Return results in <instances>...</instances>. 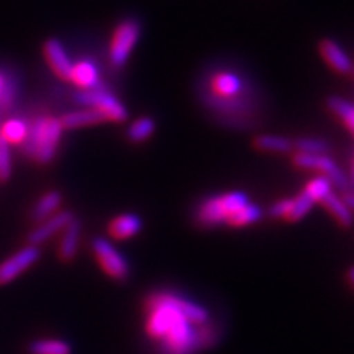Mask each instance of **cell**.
<instances>
[{"instance_id":"1f68e13d","label":"cell","mask_w":354,"mask_h":354,"mask_svg":"<svg viewBox=\"0 0 354 354\" xmlns=\"http://www.w3.org/2000/svg\"><path fill=\"white\" fill-rule=\"evenodd\" d=\"M344 202L348 203V207L351 209V212L354 214V194H346V196L343 197Z\"/></svg>"},{"instance_id":"30bf717a","label":"cell","mask_w":354,"mask_h":354,"mask_svg":"<svg viewBox=\"0 0 354 354\" xmlns=\"http://www.w3.org/2000/svg\"><path fill=\"white\" fill-rule=\"evenodd\" d=\"M82 223L79 218H74L71 223L61 232L59 248H57V256L63 263H71L76 259L79 251V241H81Z\"/></svg>"},{"instance_id":"7c38bea8","label":"cell","mask_w":354,"mask_h":354,"mask_svg":"<svg viewBox=\"0 0 354 354\" xmlns=\"http://www.w3.org/2000/svg\"><path fill=\"white\" fill-rule=\"evenodd\" d=\"M143 230V220L136 214H123L115 216L109 225V233L115 240H128Z\"/></svg>"},{"instance_id":"d6986e66","label":"cell","mask_w":354,"mask_h":354,"mask_svg":"<svg viewBox=\"0 0 354 354\" xmlns=\"http://www.w3.org/2000/svg\"><path fill=\"white\" fill-rule=\"evenodd\" d=\"M30 354H73V348L64 339H35L28 344Z\"/></svg>"},{"instance_id":"f1b7e54d","label":"cell","mask_w":354,"mask_h":354,"mask_svg":"<svg viewBox=\"0 0 354 354\" xmlns=\"http://www.w3.org/2000/svg\"><path fill=\"white\" fill-rule=\"evenodd\" d=\"M12 176L10 146L0 138V183H6Z\"/></svg>"},{"instance_id":"e575fe53","label":"cell","mask_w":354,"mask_h":354,"mask_svg":"<svg viewBox=\"0 0 354 354\" xmlns=\"http://www.w3.org/2000/svg\"><path fill=\"white\" fill-rule=\"evenodd\" d=\"M349 185L354 189V166H353V176H351V179H349Z\"/></svg>"},{"instance_id":"2e32d148","label":"cell","mask_w":354,"mask_h":354,"mask_svg":"<svg viewBox=\"0 0 354 354\" xmlns=\"http://www.w3.org/2000/svg\"><path fill=\"white\" fill-rule=\"evenodd\" d=\"M243 82L232 73H218L212 79V91L221 99H234L241 92Z\"/></svg>"},{"instance_id":"8fae6325","label":"cell","mask_w":354,"mask_h":354,"mask_svg":"<svg viewBox=\"0 0 354 354\" xmlns=\"http://www.w3.org/2000/svg\"><path fill=\"white\" fill-rule=\"evenodd\" d=\"M320 53L323 59H325L326 63L336 71V73H342V74L351 73V68H353L351 59H349L346 51H344L338 43H335L333 39H323L320 43Z\"/></svg>"},{"instance_id":"4fadbf2b","label":"cell","mask_w":354,"mask_h":354,"mask_svg":"<svg viewBox=\"0 0 354 354\" xmlns=\"http://www.w3.org/2000/svg\"><path fill=\"white\" fill-rule=\"evenodd\" d=\"M69 81H73L82 91L95 88L100 86L99 69H97V66L92 61H79V63L73 64Z\"/></svg>"},{"instance_id":"52a82bcc","label":"cell","mask_w":354,"mask_h":354,"mask_svg":"<svg viewBox=\"0 0 354 354\" xmlns=\"http://www.w3.org/2000/svg\"><path fill=\"white\" fill-rule=\"evenodd\" d=\"M39 258H41L39 246L26 245L20 251H17L15 254H12L10 258L2 261L0 263V287L10 284L15 279H19L21 274L37 264Z\"/></svg>"},{"instance_id":"ac0fdd59","label":"cell","mask_w":354,"mask_h":354,"mask_svg":"<svg viewBox=\"0 0 354 354\" xmlns=\"http://www.w3.org/2000/svg\"><path fill=\"white\" fill-rule=\"evenodd\" d=\"M28 133V123L21 118H10L0 125V138L8 146H21Z\"/></svg>"},{"instance_id":"3957f363","label":"cell","mask_w":354,"mask_h":354,"mask_svg":"<svg viewBox=\"0 0 354 354\" xmlns=\"http://www.w3.org/2000/svg\"><path fill=\"white\" fill-rule=\"evenodd\" d=\"M74 100L79 105H86L88 109H97L107 117V120L112 122H125L128 118V110L120 100L104 88V86L81 91L74 94Z\"/></svg>"},{"instance_id":"d4e9b609","label":"cell","mask_w":354,"mask_h":354,"mask_svg":"<svg viewBox=\"0 0 354 354\" xmlns=\"http://www.w3.org/2000/svg\"><path fill=\"white\" fill-rule=\"evenodd\" d=\"M304 192L317 203L322 202L330 192H333V184H331V180L325 176L315 177V179H312L307 185H305Z\"/></svg>"},{"instance_id":"4316f807","label":"cell","mask_w":354,"mask_h":354,"mask_svg":"<svg viewBox=\"0 0 354 354\" xmlns=\"http://www.w3.org/2000/svg\"><path fill=\"white\" fill-rule=\"evenodd\" d=\"M197 338H198V346H201V349L212 348L218 343L220 330L209 322L203 323V325H197Z\"/></svg>"},{"instance_id":"484cf974","label":"cell","mask_w":354,"mask_h":354,"mask_svg":"<svg viewBox=\"0 0 354 354\" xmlns=\"http://www.w3.org/2000/svg\"><path fill=\"white\" fill-rule=\"evenodd\" d=\"M313 205H315V202H313L312 198H310L302 190L297 197L292 198V209L289 212V215H287V220L292 221V223L302 220L304 216L312 210Z\"/></svg>"},{"instance_id":"9c48e42d","label":"cell","mask_w":354,"mask_h":354,"mask_svg":"<svg viewBox=\"0 0 354 354\" xmlns=\"http://www.w3.org/2000/svg\"><path fill=\"white\" fill-rule=\"evenodd\" d=\"M43 53L48 64H50V68L55 71L56 76H59L61 79H69L74 63L71 61V57L68 56V53H66L64 46L61 44L59 39H48L43 46Z\"/></svg>"},{"instance_id":"cb8c5ba5","label":"cell","mask_w":354,"mask_h":354,"mask_svg":"<svg viewBox=\"0 0 354 354\" xmlns=\"http://www.w3.org/2000/svg\"><path fill=\"white\" fill-rule=\"evenodd\" d=\"M328 109L333 112L336 117H339L344 122L351 133H354V105L351 102L342 99V97H330L328 102Z\"/></svg>"},{"instance_id":"7a4b0ae2","label":"cell","mask_w":354,"mask_h":354,"mask_svg":"<svg viewBox=\"0 0 354 354\" xmlns=\"http://www.w3.org/2000/svg\"><path fill=\"white\" fill-rule=\"evenodd\" d=\"M246 203H250V198L245 192H230L207 198L198 207L196 221L201 227H218L223 221H227L234 212L245 207Z\"/></svg>"},{"instance_id":"4dcf8cb0","label":"cell","mask_w":354,"mask_h":354,"mask_svg":"<svg viewBox=\"0 0 354 354\" xmlns=\"http://www.w3.org/2000/svg\"><path fill=\"white\" fill-rule=\"evenodd\" d=\"M290 209H292V198H282V201L274 203L271 209H269L268 214L271 218H287Z\"/></svg>"},{"instance_id":"8992f818","label":"cell","mask_w":354,"mask_h":354,"mask_svg":"<svg viewBox=\"0 0 354 354\" xmlns=\"http://www.w3.org/2000/svg\"><path fill=\"white\" fill-rule=\"evenodd\" d=\"M294 165L302 169L318 171L323 176L328 177L331 184L336 187L346 190L349 187V179L344 174V171L326 154H307V153H297L294 156Z\"/></svg>"},{"instance_id":"e0dca14e","label":"cell","mask_w":354,"mask_h":354,"mask_svg":"<svg viewBox=\"0 0 354 354\" xmlns=\"http://www.w3.org/2000/svg\"><path fill=\"white\" fill-rule=\"evenodd\" d=\"M322 203H323V207H325V209L335 216V220L338 221L342 227H344V228L351 227L353 221H354V214L348 207V203L344 202L343 197L336 196L335 192H330L328 196L323 198Z\"/></svg>"},{"instance_id":"7402d4cb","label":"cell","mask_w":354,"mask_h":354,"mask_svg":"<svg viewBox=\"0 0 354 354\" xmlns=\"http://www.w3.org/2000/svg\"><path fill=\"white\" fill-rule=\"evenodd\" d=\"M177 307L183 312V315L187 318L190 323H194V325H203V323L210 320V315L205 307H202V305H198L196 302H190L187 299L179 297V295H177Z\"/></svg>"},{"instance_id":"6da1fadb","label":"cell","mask_w":354,"mask_h":354,"mask_svg":"<svg viewBox=\"0 0 354 354\" xmlns=\"http://www.w3.org/2000/svg\"><path fill=\"white\" fill-rule=\"evenodd\" d=\"M64 127L59 118L38 117L28 123V133L24 141V151L39 165H50L56 156Z\"/></svg>"},{"instance_id":"ba28073f","label":"cell","mask_w":354,"mask_h":354,"mask_svg":"<svg viewBox=\"0 0 354 354\" xmlns=\"http://www.w3.org/2000/svg\"><path fill=\"white\" fill-rule=\"evenodd\" d=\"M76 218L74 212L71 210H59L55 215H51L50 218H46L41 223H38L32 232L28 234V245L39 246L48 240H51L53 236H56L57 233H61L68 225Z\"/></svg>"},{"instance_id":"f546056e","label":"cell","mask_w":354,"mask_h":354,"mask_svg":"<svg viewBox=\"0 0 354 354\" xmlns=\"http://www.w3.org/2000/svg\"><path fill=\"white\" fill-rule=\"evenodd\" d=\"M15 97H17L15 81H13V77L7 76L6 74V81H3L2 92H0V105H2L3 109H10L13 102H15Z\"/></svg>"},{"instance_id":"d6a6232c","label":"cell","mask_w":354,"mask_h":354,"mask_svg":"<svg viewBox=\"0 0 354 354\" xmlns=\"http://www.w3.org/2000/svg\"><path fill=\"white\" fill-rule=\"evenodd\" d=\"M348 281H349V284H351L353 287H354V266H351V268L348 269Z\"/></svg>"},{"instance_id":"277c9868","label":"cell","mask_w":354,"mask_h":354,"mask_svg":"<svg viewBox=\"0 0 354 354\" xmlns=\"http://www.w3.org/2000/svg\"><path fill=\"white\" fill-rule=\"evenodd\" d=\"M92 251H94L100 268L115 281H127L130 277L131 268L120 251L110 243L107 238L97 236L92 240Z\"/></svg>"},{"instance_id":"603a6c76","label":"cell","mask_w":354,"mask_h":354,"mask_svg":"<svg viewBox=\"0 0 354 354\" xmlns=\"http://www.w3.org/2000/svg\"><path fill=\"white\" fill-rule=\"evenodd\" d=\"M154 128H156V123H154L153 118L140 117L138 120L133 122L131 127L128 128L127 138L133 141V143H141V141L148 140L153 135Z\"/></svg>"},{"instance_id":"9a60e30c","label":"cell","mask_w":354,"mask_h":354,"mask_svg":"<svg viewBox=\"0 0 354 354\" xmlns=\"http://www.w3.org/2000/svg\"><path fill=\"white\" fill-rule=\"evenodd\" d=\"M59 120L63 123L64 128L73 130V128L97 125V123L107 120V117L97 109H84V110H74V112L66 113L63 115V118H59Z\"/></svg>"},{"instance_id":"83f0119b","label":"cell","mask_w":354,"mask_h":354,"mask_svg":"<svg viewBox=\"0 0 354 354\" xmlns=\"http://www.w3.org/2000/svg\"><path fill=\"white\" fill-rule=\"evenodd\" d=\"M294 146H297L300 153H307V154H326V151H328L330 148L325 141L318 138H299L294 143Z\"/></svg>"},{"instance_id":"5bb4252c","label":"cell","mask_w":354,"mask_h":354,"mask_svg":"<svg viewBox=\"0 0 354 354\" xmlns=\"http://www.w3.org/2000/svg\"><path fill=\"white\" fill-rule=\"evenodd\" d=\"M61 203H63V194L57 192V190H50L39 201L35 203L30 218L33 223H41L46 218H50L51 215H55L56 212H59Z\"/></svg>"},{"instance_id":"44dd1931","label":"cell","mask_w":354,"mask_h":354,"mask_svg":"<svg viewBox=\"0 0 354 354\" xmlns=\"http://www.w3.org/2000/svg\"><path fill=\"white\" fill-rule=\"evenodd\" d=\"M254 146L261 151H271V153H289L294 148V141L284 136H274V135H261L254 140Z\"/></svg>"},{"instance_id":"836d02e7","label":"cell","mask_w":354,"mask_h":354,"mask_svg":"<svg viewBox=\"0 0 354 354\" xmlns=\"http://www.w3.org/2000/svg\"><path fill=\"white\" fill-rule=\"evenodd\" d=\"M3 81H6V74L0 73V92H2V87H3Z\"/></svg>"},{"instance_id":"5b68a950","label":"cell","mask_w":354,"mask_h":354,"mask_svg":"<svg viewBox=\"0 0 354 354\" xmlns=\"http://www.w3.org/2000/svg\"><path fill=\"white\" fill-rule=\"evenodd\" d=\"M141 35V25L136 20H123L115 30L112 43H110V61L115 68H122L130 57L133 48L136 46Z\"/></svg>"},{"instance_id":"ffe728a7","label":"cell","mask_w":354,"mask_h":354,"mask_svg":"<svg viewBox=\"0 0 354 354\" xmlns=\"http://www.w3.org/2000/svg\"><path fill=\"white\" fill-rule=\"evenodd\" d=\"M263 209L254 203H246L245 207H241L240 210H236L234 214L227 220L230 227H248V225H253L256 221L263 218Z\"/></svg>"}]
</instances>
